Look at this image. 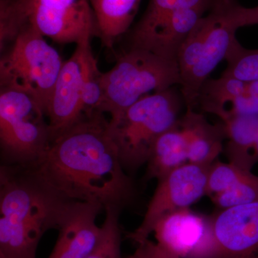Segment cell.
<instances>
[{"label":"cell","mask_w":258,"mask_h":258,"mask_svg":"<svg viewBox=\"0 0 258 258\" xmlns=\"http://www.w3.org/2000/svg\"><path fill=\"white\" fill-rule=\"evenodd\" d=\"M108 124L102 112L83 117L52 139L34 169L61 198L121 212L134 203L137 189L120 163Z\"/></svg>","instance_id":"cell-1"},{"label":"cell","mask_w":258,"mask_h":258,"mask_svg":"<svg viewBox=\"0 0 258 258\" xmlns=\"http://www.w3.org/2000/svg\"><path fill=\"white\" fill-rule=\"evenodd\" d=\"M70 200L45 184L34 168L0 166V258H36L42 236L57 230Z\"/></svg>","instance_id":"cell-2"},{"label":"cell","mask_w":258,"mask_h":258,"mask_svg":"<svg viewBox=\"0 0 258 258\" xmlns=\"http://www.w3.org/2000/svg\"><path fill=\"white\" fill-rule=\"evenodd\" d=\"M27 27L59 44L78 45L98 37L88 0H1V50Z\"/></svg>","instance_id":"cell-3"},{"label":"cell","mask_w":258,"mask_h":258,"mask_svg":"<svg viewBox=\"0 0 258 258\" xmlns=\"http://www.w3.org/2000/svg\"><path fill=\"white\" fill-rule=\"evenodd\" d=\"M181 108L179 94L170 88L144 96L109 120L110 137L128 174L147 164L159 137L177 124Z\"/></svg>","instance_id":"cell-4"},{"label":"cell","mask_w":258,"mask_h":258,"mask_svg":"<svg viewBox=\"0 0 258 258\" xmlns=\"http://www.w3.org/2000/svg\"><path fill=\"white\" fill-rule=\"evenodd\" d=\"M181 84L177 60L151 51L129 47L101 78L102 100L98 111L115 119L136 102L149 95Z\"/></svg>","instance_id":"cell-5"},{"label":"cell","mask_w":258,"mask_h":258,"mask_svg":"<svg viewBox=\"0 0 258 258\" xmlns=\"http://www.w3.org/2000/svg\"><path fill=\"white\" fill-rule=\"evenodd\" d=\"M50 143L48 120L35 100L20 90L1 88L2 164L36 167Z\"/></svg>","instance_id":"cell-6"},{"label":"cell","mask_w":258,"mask_h":258,"mask_svg":"<svg viewBox=\"0 0 258 258\" xmlns=\"http://www.w3.org/2000/svg\"><path fill=\"white\" fill-rule=\"evenodd\" d=\"M0 60L1 88L28 93L47 116L56 81L64 61L40 32L27 27L10 44Z\"/></svg>","instance_id":"cell-7"},{"label":"cell","mask_w":258,"mask_h":258,"mask_svg":"<svg viewBox=\"0 0 258 258\" xmlns=\"http://www.w3.org/2000/svg\"><path fill=\"white\" fill-rule=\"evenodd\" d=\"M210 166L186 163L157 181V186L148 205L143 221L126 237L138 244L149 239L156 223L164 215L190 208L207 195Z\"/></svg>","instance_id":"cell-8"},{"label":"cell","mask_w":258,"mask_h":258,"mask_svg":"<svg viewBox=\"0 0 258 258\" xmlns=\"http://www.w3.org/2000/svg\"><path fill=\"white\" fill-rule=\"evenodd\" d=\"M232 3L233 0H215L208 15L201 19L204 38L200 60L189 79L181 85L187 109H193L204 83L238 42L235 36L238 28L232 15Z\"/></svg>","instance_id":"cell-9"},{"label":"cell","mask_w":258,"mask_h":258,"mask_svg":"<svg viewBox=\"0 0 258 258\" xmlns=\"http://www.w3.org/2000/svg\"><path fill=\"white\" fill-rule=\"evenodd\" d=\"M152 233L158 247L175 257L217 258L212 216L181 209L161 217Z\"/></svg>","instance_id":"cell-10"},{"label":"cell","mask_w":258,"mask_h":258,"mask_svg":"<svg viewBox=\"0 0 258 258\" xmlns=\"http://www.w3.org/2000/svg\"><path fill=\"white\" fill-rule=\"evenodd\" d=\"M91 50V40L81 42L76 45L71 57L64 61L47 113L51 142L85 117L82 95L86 59Z\"/></svg>","instance_id":"cell-11"},{"label":"cell","mask_w":258,"mask_h":258,"mask_svg":"<svg viewBox=\"0 0 258 258\" xmlns=\"http://www.w3.org/2000/svg\"><path fill=\"white\" fill-rule=\"evenodd\" d=\"M217 258H258V200L212 215Z\"/></svg>","instance_id":"cell-12"},{"label":"cell","mask_w":258,"mask_h":258,"mask_svg":"<svg viewBox=\"0 0 258 258\" xmlns=\"http://www.w3.org/2000/svg\"><path fill=\"white\" fill-rule=\"evenodd\" d=\"M103 210L98 203L69 201L57 230L58 237L48 258L87 257L101 232L96 220Z\"/></svg>","instance_id":"cell-13"},{"label":"cell","mask_w":258,"mask_h":258,"mask_svg":"<svg viewBox=\"0 0 258 258\" xmlns=\"http://www.w3.org/2000/svg\"><path fill=\"white\" fill-rule=\"evenodd\" d=\"M207 11L203 8L176 10L143 40L129 47L145 49L166 58L177 60L180 47Z\"/></svg>","instance_id":"cell-14"},{"label":"cell","mask_w":258,"mask_h":258,"mask_svg":"<svg viewBox=\"0 0 258 258\" xmlns=\"http://www.w3.org/2000/svg\"><path fill=\"white\" fill-rule=\"evenodd\" d=\"M179 125L187 142L188 162L210 166L217 160L227 138L223 123L212 124L203 115L187 109Z\"/></svg>","instance_id":"cell-15"},{"label":"cell","mask_w":258,"mask_h":258,"mask_svg":"<svg viewBox=\"0 0 258 258\" xmlns=\"http://www.w3.org/2000/svg\"><path fill=\"white\" fill-rule=\"evenodd\" d=\"M228 162L252 172L258 164V115H232L224 121Z\"/></svg>","instance_id":"cell-16"},{"label":"cell","mask_w":258,"mask_h":258,"mask_svg":"<svg viewBox=\"0 0 258 258\" xmlns=\"http://www.w3.org/2000/svg\"><path fill=\"white\" fill-rule=\"evenodd\" d=\"M142 0H88L96 17L102 46L113 48L128 31Z\"/></svg>","instance_id":"cell-17"},{"label":"cell","mask_w":258,"mask_h":258,"mask_svg":"<svg viewBox=\"0 0 258 258\" xmlns=\"http://www.w3.org/2000/svg\"><path fill=\"white\" fill-rule=\"evenodd\" d=\"M186 163H189L187 142L179 120L177 124L164 132L154 144L147 162L144 181H158Z\"/></svg>","instance_id":"cell-18"},{"label":"cell","mask_w":258,"mask_h":258,"mask_svg":"<svg viewBox=\"0 0 258 258\" xmlns=\"http://www.w3.org/2000/svg\"><path fill=\"white\" fill-rule=\"evenodd\" d=\"M215 0H150L147 9L131 32L129 46L135 45L153 31L171 13L181 9L203 8L210 10Z\"/></svg>","instance_id":"cell-19"},{"label":"cell","mask_w":258,"mask_h":258,"mask_svg":"<svg viewBox=\"0 0 258 258\" xmlns=\"http://www.w3.org/2000/svg\"><path fill=\"white\" fill-rule=\"evenodd\" d=\"M246 88L245 81L222 76L204 83L198 102H200L204 111L220 117L236 98L246 92Z\"/></svg>","instance_id":"cell-20"},{"label":"cell","mask_w":258,"mask_h":258,"mask_svg":"<svg viewBox=\"0 0 258 258\" xmlns=\"http://www.w3.org/2000/svg\"><path fill=\"white\" fill-rule=\"evenodd\" d=\"M120 214L115 209L106 210V218L101 227L98 241L86 258H122Z\"/></svg>","instance_id":"cell-21"},{"label":"cell","mask_w":258,"mask_h":258,"mask_svg":"<svg viewBox=\"0 0 258 258\" xmlns=\"http://www.w3.org/2000/svg\"><path fill=\"white\" fill-rule=\"evenodd\" d=\"M225 60L227 66L222 76L245 82L258 81V50L244 48L238 42Z\"/></svg>","instance_id":"cell-22"},{"label":"cell","mask_w":258,"mask_h":258,"mask_svg":"<svg viewBox=\"0 0 258 258\" xmlns=\"http://www.w3.org/2000/svg\"><path fill=\"white\" fill-rule=\"evenodd\" d=\"M220 210L258 200V176L247 172L230 189L210 198Z\"/></svg>","instance_id":"cell-23"},{"label":"cell","mask_w":258,"mask_h":258,"mask_svg":"<svg viewBox=\"0 0 258 258\" xmlns=\"http://www.w3.org/2000/svg\"><path fill=\"white\" fill-rule=\"evenodd\" d=\"M102 74L98 69L92 49L88 52L85 70L84 84L82 95L83 113L84 116L98 111L102 100Z\"/></svg>","instance_id":"cell-24"},{"label":"cell","mask_w":258,"mask_h":258,"mask_svg":"<svg viewBox=\"0 0 258 258\" xmlns=\"http://www.w3.org/2000/svg\"><path fill=\"white\" fill-rule=\"evenodd\" d=\"M247 172L230 162L217 160L209 169L207 195L212 198L230 189Z\"/></svg>","instance_id":"cell-25"},{"label":"cell","mask_w":258,"mask_h":258,"mask_svg":"<svg viewBox=\"0 0 258 258\" xmlns=\"http://www.w3.org/2000/svg\"><path fill=\"white\" fill-rule=\"evenodd\" d=\"M230 115H258V81L247 82L246 92L236 98L220 119Z\"/></svg>","instance_id":"cell-26"},{"label":"cell","mask_w":258,"mask_h":258,"mask_svg":"<svg viewBox=\"0 0 258 258\" xmlns=\"http://www.w3.org/2000/svg\"><path fill=\"white\" fill-rule=\"evenodd\" d=\"M232 14L237 28L249 25H258V6L255 8H244L234 0Z\"/></svg>","instance_id":"cell-27"},{"label":"cell","mask_w":258,"mask_h":258,"mask_svg":"<svg viewBox=\"0 0 258 258\" xmlns=\"http://www.w3.org/2000/svg\"><path fill=\"white\" fill-rule=\"evenodd\" d=\"M137 245L133 253L125 258H179L159 248L156 242L149 239Z\"/></svg>","instance_id":"cell-28"}]
</instances>
